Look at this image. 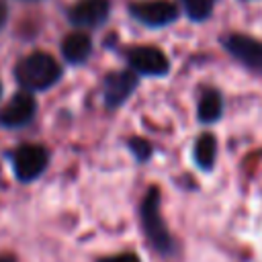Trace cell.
I'll list each match as a JSON object with an SVG mask.
<instances>
[{
    "mask_svg": "<svg viewBox=\"0 0 262 262\" xmlns=\"http://www.w3.org/2000/svg\"><path fill=\"white\" fill-rule=\"evenodd\" d=\"M100 262H139V258L131 252H125L121 256H115V258H106V260H100Z\"/></svg>",
    "mask_w": 262,
    "mask_h": 262,
    "instance_id": "9a60e30c",
    "label": "cell"
},
{
    "mask_svg": "<svg viewBox=\"0 0 262 262\" xmlns=\"http://www.w3.org/2000/svg\"><path fill=\"white\" fill-rule=\"evenodd\" d=\"M223 47L246 68L262 76V43L248 37V35H225Z\"/></svg>",
    "mask_w": 262,
    "mask_h": 262,
    "instance_id": "277c9868",
    "label": "cell"
},
{
    "mask_svg": "<svg viewBox=\"0 0 262 262\" xmlns=\"http://www.w3.org/2000/svg\"><path fill=\"white\" fill-rule=\"evenodd\" d=\"M35 98L29 92H18L10 98L8 106L0 113V125L2 127H23L27 125L35 115Z\"/></svg>",
    "mask_w": 262,
    "mask_h": 262,
    "instance_id": "ba28073f",
    "label": "cell"
},
{
    "mask_svg": "<svg viewBox=\"0 0 262 262\" xmlns=\"http://www.w3.org/2000/svg\"><path fill=\"white\" fill-rule=\"evenodd\" d=\"M92 51V43H90V37L86 33H70L63 43H61V53L66 57V61L70 63H82L86 61V57L90 55Z\"/></svg>",
    "mask_w": 262,
    "mask_h": 262,
    "instance_id": "30bf717a",
    "label": "cell"
},
{
    "mask_svg": "<svg viewBox=\"0 0 262 262\" xmlns=\"http://www.w3.org/2000/svg\"><path fill=\"white\" fill-rule=\"evenodd\" d=\"M111 2L108 0H80L70 10V20L82 29H94L102 25L108 16Z\"/></svg>",
    "mask_w": 262,
    "mask_h": 262,
    "instance_id": "8992f818",
    "label": "cell"
},
{
    "mask_svg": "<svg viewBox=\"0 0 262 262\" xmlns=\"http://www.w3.org/2000/svg\"><path fill=\"white\" fill-rule=\"evenodd\" d=\"M6 16H8V10H6V4L0 0V29H2V25L6 23Z\"/></svg>",
    "mask_w": 262,
    "mask_h": 262,
    "instance_id": "2e32d148",
    "label": "cell"
},
{
    "mask_svg": "<svg viewBox=\"0 0 262 262\" xmlns=\"http://www.w3.org/2000/svg\"><path fill=\"white\" fill-rule=\"evenodd\" d=\"M14 76H16V82L20 84V88L25 92L47 90L49 86H53L59 80L61 68L49 53L35 51V53H31L18 61Z\"/></svg>",
    "mask_w": 262,
    "mask_h": 262,
    "instance_id": "6da1fadb",
    "label": "cell"
},
{
    "mask_svg": "<svg viewBox=\"0 0 262 262\" xmlns=\"http://www.w3.org/2000/svg\"><path fill=\"white\" fill-rule=\"evenodd\" d=\"M131 14L147 25V27H164L170 25L176 16H178V8L176 4L168 2V0H147V2H135L129 6Z\"/></svg>",
    "mask_w": 262,
    "mask_h": 262,
    "instance_id": "5b68a950",
    "label": "cell"
},
{
    "mask_svg": "<svg viewBox=\"0 0 262 262\" xmlns=\"http://www.w3.org/2000/svg\"><path fill=\"white\" fill-rule=\"evenodd\" d=\"M47 162H49V154L41 145H20L12 154L14 174L23 182H31L39 178L47 168Z\"/></svg>",
    "mask_w": 262,
    "mask_h": 262,
    "instance_id": "3957f363",
    "label": "cell"
},
{
    "mask_svg": "<svg viewBox=\"0 0 262 262\" xmlns=\"http://www.w3.org/2000/svg\"><path fill=\"white\" fill-rule=\"evenodd\" d=\"M215 154H217V141L213 135H203L196 145H194V160L201 168L209 170L215 164Z\"/></svg>",
    "mask_w": 262,
    "mask_h": 262,
    "instance_id": "7c38bea8",
    "label": "cell"
},
{
    "mask_svg": "<svg viewBox=\"0 0 262 262\" xmlns=\"http://www.w3.org/2000/svg\"><path fill=\"white\" fill-rule=\"evenodd\" d=\"M141 221L143 229L147 233V239L160 254H170L174 250V242L162 221L160 215V192L156 188H149L143 203H141Z\"/></svg>",
    "mask_w": 262,
    "mask_h": 262,
    "instance_id": "7a4b0ae2",
    "label": "cell"
},
{
    "mask_svg": "<svg viewBox=\"0 0 262 262\" xmlns=\"http://www.w3.org/2000/svg\"><path fill=\"white\" fill-rule=\"evenodd\" d=\"M0 262H12L10 258H0Z\"/></svg>",
    "mask_w": 262,
    "mask_h": 262,
    "instance_id": "e0dca14e",
    "label": "cell"
},
{
    "mask_svg": "<svg viewBox=\"0 0 262 262\" xmlns=\"http://www.w3.org/2000/svg\"><path fill=\"white\" fill-rule=\"evenodd\" d=\"M129 63L135 72L145 76H164L168 72V57L156 47H135L129 51Z\"/></svg>",
    "mask_w": 262,
    "mask_h": 262,
    "instance_id": "52a82bcc",
    "label": "cell"
},
{
    "mask_svg": "<svg viewBox=\"0 0 262 262\" xmlns=\"http://www.w3.org/2000/svg\"><path fill=\"white\" fill-rule=\"evenodd\" d=\"M223 102L217 90H205L201 100H199V119L203 123H213L221 117Z\"/></svg>",
    "mask_w": 262,
    "mask_h": 262,
    "instance_id": "8fae6325",
    "label": "cell"
},
{
    "mask_svg": "<svg viewBox=\"0 0 262 262\" xmlns=\"http://www.w3.org/2000/svg\"><path fill=\"white\" fill-rule=\"evenodd\" d=\"M129 145H131V149L135 151V156H137L139 160H147V158H149V154H151L149 143H147V141H143V139H131V141H129Z\"/></svg>",
    "mask_w": 262,
    "mask_h": 262,
    "instance_id": "5bb4252c",
    "label": "cell"
},
{
    "mask_svg": "<svg viewBox=\"0 0 262 262\" xmlns=\"http://www.w3.org/2000/svg\"><path fill=\"white\" fill-rule=\"evenodd\" d=\"M137 84V78L135 74L131 72H119V74H111L106 80H104V102L115 108L119 106L121 102H125L129 98V94L133 92Z\"/></svg>",
    "mask_w": 262,
    "mask_h": 262,
    "instance_id": "9c48e42d",
    "label": "cell"
},
{
    "mask_svg": "<svg viewBox=\"0 0 262 262\" xmlns=\"http://www.w3.org/2000/svg\"><path fill=\"white\" fill-rule=\"evenodd\" d=\"M0 94H2V88H0Z\"/></svg>",
    "mask_w": 262,
    "mask_h": 262,
    "instance_id": "ac0fdd59",
    "label": "cell"
},
{
    "mask_svg": "<svg viewBox=\"0 0 262 262\" xmlns=\"http://www.w3.org/2000/svg\"><path fill=\"white\" fill-rule=\"evenodd\" d=\"M213 2L215 0H182V8L192 20H205L213 10Z\"/></svg>",
    "mask_w": 262,
    "mask_h": 262,
    "instance_id": "4fadbf2b",
    "label": "cell"
}]
</instances>
